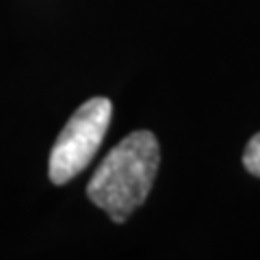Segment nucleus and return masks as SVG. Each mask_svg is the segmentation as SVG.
<instances>
[{
  "instance_id": "nucleus-1",
  "label": "nucleus",
  "mask_w": 260,
  "mask_h": 260,
  "mask_svg": "<svg viewBox=\"0 0 260 260\" xmlns=\"http://www.w3.org/2000/svg\"><path fill=\"white\" fill-rule=\"evenodd\" d=\"M158 141L150 130H135L113 148L87 184V198L124 223L152 191L158 172Z\"/></svg>"
},
{
  "instance_id": "nucleus-2",
  "label": "nucleus",
  "mask_w": 260,
  "mask_h": 260,
  "mask_svg": "<svg viewBox=\"0 0 260 260\" xmlns=\"http://www.w3.org/2000/svg\"><path fill=\"white\" fill-rule=\"evenodd\" d=\"M113 104L109 98H91L70 117L48 160V176L54 184H65L91 162L111 124Z\"/></svg>"
},
{
  "instance_id": "nucleus-3",
  "label": "nucleus",
  "mask_w": 260,
  "mask_h": 260,
  "mask_svg": "<svg viewBox=\"0 0 260 260\" xmlns=\"http://www.w3.org/2000/svg\"><path fill=\"white\" fill-rule=\"evenodd\" d=\"M243 165L251 176L260 178V133L249 139L245 152H243Z\"/></svg>"
}]
</instances>
